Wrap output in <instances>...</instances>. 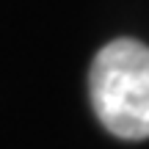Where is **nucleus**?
Segmentation results:
<instances>
[{"mask_svg": "<svg viewBox=\"0 0 149 149\" xmlns=\"http://www.w3.org/2000/svg\"><path fill=\"white\" fill-rule=\"evenodd\" d=\"M88 94L100 124L122 141L149 138V47L116 39L97 53Z\"/></svg>", "mask_w": 149, "mask_h": 149, "instance_id": "f257e3e1", "label": "nucleus"}]
</instances>
